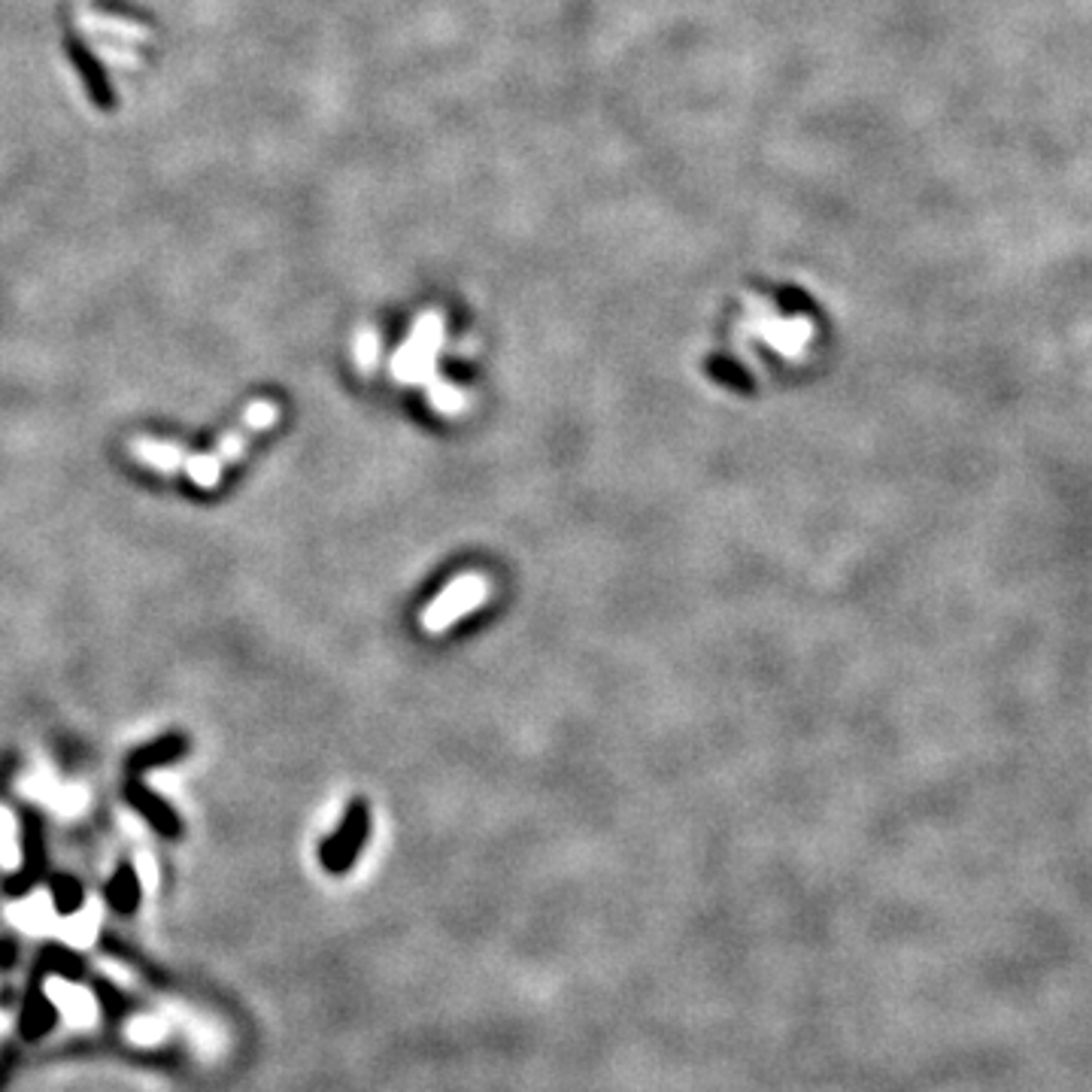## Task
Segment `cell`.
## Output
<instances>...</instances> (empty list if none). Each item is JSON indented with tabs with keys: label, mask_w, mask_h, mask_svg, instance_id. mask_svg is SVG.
I'll list each match as a JSON object with an SVG mask.
<instances>
[{
	"label": "cell",
	"mask_w": 1092,
	"mask_h": 1092,
	"mask_svg": "<svg viewBox=\"0 0 1092 1092\" xmlns=\"http://www.w3.org/2000/svg\"><path fill=\"white\" fill-rule=\"evenodd\" d=\"M364 834H368V829H364L361 819H355V816L347 819V823L340 826V832L334 837H328V844L322 850L325 868L334 871V874H344L349 864L355 862V856H358V850L364 844Z\"/></svg>",
	"instance_id": "4"
},
{
	"label": "cell",
	"mask_w": 1092,
	"mask_h": 1092,
	"mask_svg": "<svg viewBox=\"0 0 1092 1092\" xmlns=\"http://www.w3.org/2000/svg\"><path fill=\"white\" fill-rule=\"evenodd\" d=\"M21 789H25L31 799L49 804L61 813H79L88 802V792L82 786H61L49 774H31V777L21 783Z\"/></svg>",
	"instance_id": "3"
},
{
	"label": "cell",
	"mask_w": 1092,
	"mask_h": 1092,
	"mask_svg": "<svg viewBox=\"0 0 1092 1092\" xmlns=\"http://www.w3.org/2000/svg\"><path fill=\"white\" fill-rule=\"evenodd\" d=\"M277 419H280V407L273 401H256V404H249L246 413H243V422H246L249 431H264Z\"/></svg>",
	"instance_id": "12"
},
{
	"label": "cell",
	"mask_w": 1092,
	"mask_h": 1092,
	"mask_svg": "<svg viewBox=\"0 0 1092 1092\" xmlns=\"http://www.w3.org/2000/svg\"><path fill=\"white\" fill-rule=\"evenodd\" d=\"M134 455L143 465H149L155 470H165V473H170V470L186 465V455H182V449L173 446V443H162V440H136L134 443Z\"/></svg>",
	"instance_id": "7"
},
{
	"label": "cell",
	"mask_w": 1092,
	"mask_h": 1092,
	"mask_svg": "<svg viewBox=\"0 0 1092 1092\" xmlns=\"http://www.w3.org/2000/svg\"><path fill=\"white\" fill-rule=\"evenodd\" d=\"M0 859H4L10 868L21 862V844H18V829H15V816L10 810L0 807Z\"/></svg>",
	"instance_id": "11"
},
{
	"label": "cell",
	"mask_w": 1092,
	"mask_h": 1092,
	"mask_svg": "<svg viewBox=\"0 0 1092 1092\" xmlns=\"http://www.w3.org/2000/svg\"><path fill=\"white\" fill-rule=\"evenodd\" d=\"M49 901H52V910L61 917H74L82 910L85 904V893L82 886L74 880V877H55L52 880V893H49Z\"/></svg>",
	"instance_id": "9"
},
{
	"label": "cell",
	"mask_w": 1092,
	"mask_h": 1092,
	"mask_svg": "<svg viewBox=\"0 0 1092 1092\" xmlns=\"http://www.w3.org/2000/svg\"><path fill=\"white\" fill-rule=\"evenodd\" d=\"M140 890H143V883H140L136 868L122 864L106 886V898H109L112 910H119V914H134L136 904H140Z\"/></svg>",
	"instance_id": "6"
},
{
	"label": "cell",
	"mask_w": 1092,
	"mask_h": 1092,
	"mask_svg": "<svg viewBox=\"0 0 1092 1092\" xmlns=\"http://www.w3.org/2000/svg\"><path fill=\"white\" fill-rule=\"evenodd\" d=\"M58 1026V1008L55 1001L46 995L43 989H31L21 998V1011H18V1035L25 1041H43L52 1029Z\"/></svg>",
	"instance_id": "2"
},
{
	"label": "cell",
	"mask_w": 1092,
	"mask_h": 1092,
	"mask_svg": "<svg viewBox=\"0 0 1092 1092\" xmlns=\"http://www.w3.org/2000/svg\"><path fill=\"white\" fill-rule=\"evenodd\" d=\"M131 799H134V804L140 807V813L149 819V823H152L158 832H165V834H176V832H179L173 810H170L167 804L158 802L155 795H149V792H143V789H131Z\"/></svg>",
	"instance_id": "8"
},
{
	"label": "cell",
	"mask_w": 1092,
	"mask_h": 1092,
	"mask_svg": "<svg viewBox=\"0 0 1092 1092\" xmlns=\"http://www.w3.org/2000/svg\"><path fill=\"white\" fill-rule=\"evenodd\" d=\"M243 446H246V440L240 438V435H228L225 440H222V446H219V462H231V459H237V455L243 452Z\"/></svg>",
	"instance_id": "14"
},
{
	"label": "cell",
	"mask_w": 1092,
	"mask_h": 1092,
	"mask_svg": "<svg viewBox=\"0 0 1092 1092\" xmlns=\"http://www.w3.org/2000/svg\"><path fill=\"white\" fill-rule=\"evenodd\" d=\"M186 473H189V480L195 483V486H200V489H213L219 480H222V462H219V455H189L186 459Z\"/></svg>",
	"instance_id": "10"
},
{
	"label": "cell",
	"mask_w": 1092,
	"mask_h": 1092,
	"mask_svg": "<svg viewBox=\"0 0 1092 1092\" xmlns=\"http://www.w3.org/2000/svg\"><path fill=\"white\" fill-rule=\"evenodd\" d=\"M37 971L40 974H52V977H61V981H82L85 977V962L82 956L74 953L71 947L64 944H49L37 959Z\"/></svg>",
	"instance_id": "5"
},
{
	"label": "cell",
	"mask_w": 1092,
	"mask_h": 1092,
	"mask_svg": "<svg viewBox=\"0 0 1092 1092\" xmlns=\"http://www.w3.org/2000/svg\"><path fill=\"white\" fill-rule=\"evenodd\" d=\"M95 992H98V1001H101V1008H104V1014L109 1016V1019H119L125 1011H128V1001L122 998V992L112 986L109 981H98L95 984Z\"/></svg>",
	"instance_id": "13"
},
{
	"label": "cell",
	"mask_w": 1092,
	"mask_h": 1092,
	"mask_svg": "<svg viewBox=\"0 0 1092 1092\" xmlns=\"http://www.w3.org/2000/svg\"><path fill=\"white\" fill-rule=\"evenodd\" d=\"M374 355H377V340H374V337H364L361 344H358V361H361V368H371V364H374Z\"/></svg>",
	"instance_id": "15"
},
{
	"label": "cell",
	"mask_w": 1092,
	"mask_h": 1092,
	"mask_svg": "<svg viewBox=\"0 0 1092 1092\" xmlns=\"http://www.w3.org/2000/svg\"><path fill=\"white\" fill-rule=\"evenodd\" d=\"M489 598V580L480 574H462L455 577L440 595L428 604L422 613V625L428 634H443L455 620L468 617V613Z\"/></svg>",
	"instance_id": "1"
},
{
	"label": "cell",
	"mask_w": 1092,
	"mask_h": 1092,
	"mask_svg": "<svg viewBox=\"0 0 1092 1092\" xmlns=\"http://www.w3.org/2000/svg\"><path fill=\"white\" fill-rule=\"evenodd\" d=\"M15 965V947L10 941H0V971Z\"/></svg>",
	"instance_id": "16"
}]
</instances>
